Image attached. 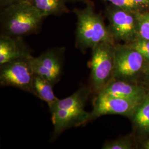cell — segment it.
Returning a JSON list of instances; mask_svg holds the SVG:
<instances>
[{
    "mask_svg": "<svg viewBox=\"0 0 149 149\" xmlns=\"http://www.w3.org/2000/svg\"><path fill=\"white\" fill-rule=\"evenodd\" d=\"M33 56L23 37L0 35V65L23 58Z\"/></svg>",
    "mask_w": 149,
    "mask_h": 149,
    "instance_id": "cell-10",
    "label": "cell"
},
{
    "mask_svg": "<svg viewBox=\"0 0 149 149\" xmlns=\"http://www.w3.org/2000/svg\"><path fill=\"white\" fill-rule=\"evenodd\" d=\"M109 2L112 5L128 11L139 13L149 10L144 6L139 5L132 0H105Z\"/></svg>",
    "mask_w": 149,
    "mask_h": 149,
    "instance_id": "cell-16",
    "label": "cell"
},
{
    "mask_svg": "<svg viewBox=\"0 0 149 149\" xmlns=\"http://www.w3.org/2000/svg\"><path fill=\"white\" fill-rule=\"evenodd\" d=\"M134 127L144 134H149V94L139 104L132 115Z\"/></svg>",
    "mask_w": 149,
    "mask_h": 149,
    "instance_id": "cell-14",
    "label": "cell"
},
{
    "mask_svg": "<svg viewBox=\"0 0 149 149\" xmlns=\"http://www.w3.org/2000/svg\"><path fill=\"white\" fill-rule=\"evenodd\" d=\"M138 38L149 40V10L138 13Z\"/></svg>",
    "mask_w": 149,
    "mask_h": 149,
    "instance_id": "cell-15",
    "label": "cell"
},
{
    "mask_svg": "<svg viewBox=\"0 0 149 149\" xmlns=\"http://www.w3.org/2000/svg\"><path fill=\"white\" fill-rule=\"evenodd\" d=\"M54 85L48 80L35 74L33 82V95L48 103L50 106L59 98L55 96L53 92Z\"/></svg>",
    "mask_w": 149,
    "mask_h": 149,
    "instance_id": "cell-13",
    "label": "cell"
},
{
    "mask_svg": "<svg viewBox=\"0 0 149 149\" xmlns=\"http://www.w3.org/2000/svg\"><path fill=\"white\" fill-rule=\"evenodd\" d=\"M146 62L138 52L127 44L116 43L113 79L137 83Z\"/></svg>",
    "mask_w": 149,
    "mask_h": 149,
    "instance_id": "cell-5",
    "label": "cell"
},
{
    "mask_svg": "<svg viewBox=\"0 0 149 149\" xmlns=\"http://www.w3.org/2000/svg\"><path fill=\"white\" fill-rule=\"evenodd\" d=\"M138 13L113 5L107 7L108 28L116 43L123 42L128 44L138 38Z\"/></svg>",
    "mask_w": 149,
    "mask_h": 149,
    "instance_id": "cell-6",
    "label": "cell"
},
{
    "mask_svg": "<svg viewBox=\"0 0 149 149\" xmlns=\"http://www.w3.org/2000/svg\"><path fill=\"white\" fill-rule=\"evenodd\" d=\"M33 57L16 59L1 65V85L14 87L33 95L32 86L35 74L32 65Z\"/></svg>",
    "mask_w": 149,
    "mask_h": 149,
    "instance_id": "cell-7",
    "label": "cell"
},
{
    "mask_svg": "<svg viewBox=\"0 0 149 149\" xmlns=\"http://www.w3.org/2000/svg\"><path fill=\"white\" fill-rule=\"evenodd\" d=\"M84 8H75L77 18L75 45L84 52L103 42L116 43L103 17L97 13L93 3L88 2Z\"/></svg>",
    "mask_w": 149,
    "mask_h": 149,
    "instance_id": "cell-3",
    "label": "cell"
},
{
    "mask_svg": "<svg viewBox=\"0 0 149 149\" xmlns=\"http://www.w3.org/2000/svg\"><path fill=\"white\" fill-rule=\"evenodd\" d=\"M141 78L143 79V82L145 87L149 91V62H146L145 66Z\"/></svg>",
    "mask_w": 149,
    "mask_h": 149,
    "instance_id": "cell-19",
    "label": "cell"
},
{
    "mask_svg": "<svg viewBox=\"0 0 149 149\" xmlns=\"http://www.w3.org/2000/svg\"><path fill=\"white\" fill-rule=\"evenodd\" d=\"M46 18L69 12L65 0H27Z\"/></svg>",
    "mask_w": 149,
    "mask_h": 149,
    "instance_id": "cell-12",
    "label": "cell"
},
{
    "mask_svg": "<svg viewBox=\"0 0 149 149\" xmlns=\"http://www.w3.org/2000/svg\"><path fill=\"white\" fill-rule=\"evenodd\" d=\"M23 1H26V0H0L1 8L5 7L6 6L10 5L17 3L19 2Z\"/></svg>",
    "mask_w": 149,
    "mask_h": 149,
    "instance_id": "cell-20",
    "label": "cell"
},
{
    "mask_svg": "<svg viewBox=\"0 0 149 149\" xmlns=\"http://www.w3.org/2000/svg\"><path fill=\"white\" fill-rule=\"evenodd\" d=\"M134 144L131 139L124 137L106 142L102 146L103 149H132Z\"/></svg>",
    "mask_w": 149,
    "mask_h": 149,
    "instance_id": "cell-17",
    "label": "cell"
},
{
    "mask_svg": "<svg viewBox=\"0 0 149 149\" xmlns=\"http://www.w3.org/2000/svg\"><path fill=\"white\" fill-rule=\"evenodd\" d=\"M141 102L98 93L93 100V108L90 112L89 122L108 114L121 115L130 118Z\"/></svg>",
    "mask_w": 149,
    "mask_h": 149,
    "instance_id": "cell-9",
    "label": "cell"
},
{
    "mask_svg": "<svg viewBox=\"0 0 149 149\" xmlns=\"http://www.w3.org/2000/svg\"><path fill=\"white\" fill-rule=\"evenodd\" d=\"M92 93L90 86H82L71 96L58 99L49 106L54 125L52 139H55L66 129L86 125L90 112L85 109Z\"/></svg>",
    "mask_w": 149,
    "mask_h": 149,
    "instance_id": "cell-1",
    "label": "cell"
},
{
    "mask_svg": "<svg viewBox=\"0 0 149 149\" xmlns=\"http://www.w3.org/2000/svg\"><path fill=\"white\" fill-rule=\"evenodd\" d=\"M44 18L27 0L6 6L1 10V34L24 37L37 33Z\"/></svg>",
    "mask_w": 149,
    "mask_h": 149,
    "instance_id": "cell-2",
    "label": "cell"
},
{
    "mask_svg": "<svg viewBox=\"0 0 149 149\" xmlns=\"http://www.w3.org/2000/svg\"><path fill=\"white\" fill-rule=\"evenodd\" d=\"M65 52L64 47L52 48L38 57H33L32 65L35 74L55 85L60 80L63 74Z\"/></svg>",
    "mask_w": 149,
    "mask_h": 149,
    "instance_id": "cell-8",
    "label": "cell"
},
{
    "mask_svg": "<svg viewBox=\"0 0 149 149\" xmlns=\"http://www.w3.org/2000/svg\"><path fill=\"white\" fill-rule=\"evenodd\" d=\"M143 148L145 149H149V139L146 140L143 143Z\"/></svg>",
    "mask_w": 149,
    "mask_h": 149,
    "instance_id": "cell-22",
    "label": "cell"
},
{
    "mask_svg": "<svg viewBox=\"0 0 149 149\" xmlns=\"http://www.w3.org/2000/svg\"><path fill=\"white\" fill-rule=\"evenodd\" d=\"M116 44L103 42L91 49L90 86L92 93L95 95L103 90L113 79Z\"/></svg>",
    "mask_w": 149,
    "mask_h": 149,
    "instance_id": "cell-4",
    "label": "cell"
},
{
    "mask_svg": "<svg viewBox=\"0 0 149 149\" xmlns=\"http://www.w3.org/2000/svg\"><path fill=\"white\" fill-rule=\"evenodd\" d=\"M66 2H81L84 3H87L89 2V0H65Z\"/></svg>",
    "mask_w": 149,
    "mask_h": 149,
    "instance_id": "cell-23",
    "label": "cell"
},
{
    "mask_svg": "<svg viewBox=\"0 0 149 149\" xmlns=\"http://www.w3.org/2000/svg\"><path fill=\"white\" fill-rule=\"evenodd\" d=\"M133 2L139 5L144 6L149 10V0H132Z\"/></svg>",
    "mask_w": 149,
    "mask_h": 149,
    "instance_id": "cell-21",
    "label": "cell"
},
{
    "mask_svg": "<svg viewBox=\"0 0 149 149\" xmlns=\"http://www.w3.org/2000/svg\"><path fill=\"white\" fill-rule=\"evenodd\" d=\"M127 44L138 52L147 62H149V40L137 38L133 42Z\"/></svg>",
    "mask_w": 149,
    "mask_h": 149,
    "instance_id": "cell-18",
    "label": "cell"
},
{
    "mask_svg": "<svg viewBox=\"0 0 149 149\" xmlns=\"http://www.w3.org/2000/svg\"><path fill=\"white\" fill-rule=\"evenodd\" d=\"M100 93L139 102L143 101L149 94L148 89L144 86L114 79Z\"/></svg>",
    "mask_w": 149,
    "mask_h": 149,
    "instance_id": "cell-11",
    "label": "cell"
}]
</instances>
